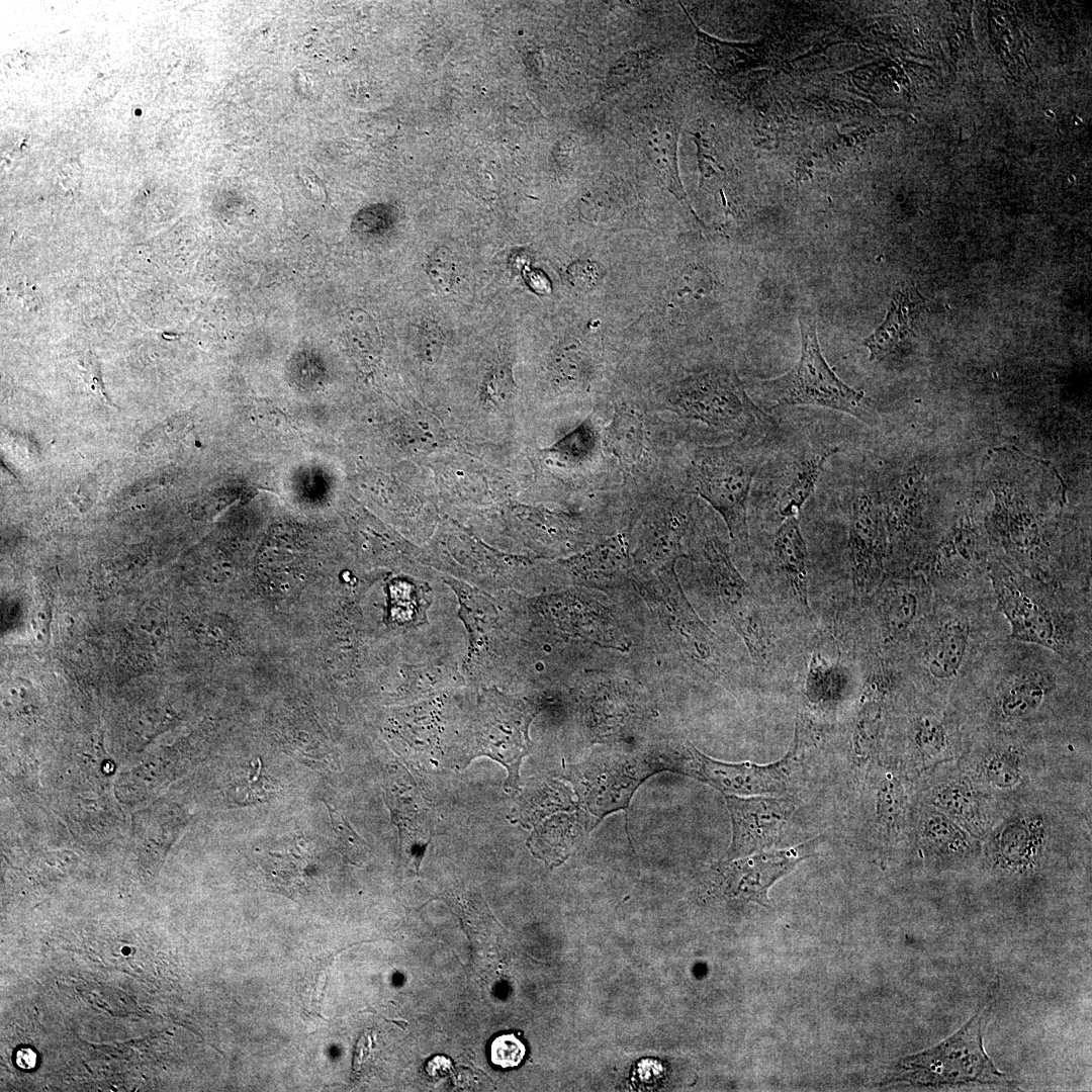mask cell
<instances>
[{
  "label": "cell",
  "instance_id": "ab89813d",
  "mask_svg": "<svg viewBox=\"0 0 1092 1092\" xmlns=\"http://www.w3.org/2000/svg\"><path fill=\"white\" fill-rule=\"evenodd\" d=\"M454 263L451 256L444 251H437L431 261L430 273L439 287H449L454 277Z\"/></svg>",
  "mask_w": 1092,
  "mask_h": 1092
},
{
  "label": "cell",
  "instance_id": "7a4b0ae2",
  "mask_svg": "<svg viewBox=\"0 0 1092 1092\" xmlns=\"http://www.w3.org/2000/svg\"><path fill=\"white\" fill-rule=\"evenodd\" d=\"M801 353L785 374L761 382L764 396L781 405H814L847 414L866 424L877 420L870 397L844 383L826 362L811 312L799 314Z\"/></svg>",
  "mask_w": 1092,
  "mask_h": 1092
},
{
  "label": "cell",
  "instance_id": "cb8c5ba5",
  "mask_svg": "<svg viewBox=\"0 0 1092 1092\" xmlns=\"http://www.w3.org/2000/svg\"><path fill=\"white\" fill-rule=\"evenodd\" d=\"M960 826L941 811L929 809L919 821V833L923 842L941 854L959 855L966 852L970 839Z\"/></svg>",
  "mask_w": 1092,
  "mask_h": 1092
},
{
  "label": "cell",
  "instance_id": "9c48e42d",
  "mask_svg": "<svg viewBox=\"0 0 1092 1092\" xmlns=\"http://www.w3.org/2000/svg\"><path fill=\"white\" fill-rule=\"evenodd\" d=\"M725 800L732 823L725 860L779 845L797 810L796 800L790 796L725 795Z\"/></svg>",
  "mask_w": 1092,
  "mask_h": 1092
},
{
  "label": "cell",
  "instance_id": "d6986e66",
  "mask_svg": "<svg viewBox=\"0 0 1092 1092\" xmlns=\"http://www.w3.org/2000/svg\"><path fill=\"white\" fill-rule=\"evenodd\" d=\"M838 452V447H828L807 454L794 463L777 497V512L783 520L799 518L804 505L813 494L826 463Z\"/></svg>",
  "mask_w": 1092,
  "mask_h": 1092
},
{
  "label": "cell",
  "instance_id": "52a82bcc",
  "mask_svg": "<svg viewBox=\"0 0 1092 1092\" xmlns=\"http://www.w3.org/2000/svg\"><path fill=\"white\" fill-rule=\"evenodd\" d=\"M662 771L653 749L641 753L598 752L562 771L580 804L598 821L607 814L626 809L635 790L648 777Z\"/></svg>",
  "mask_w": 1092,
  "mask_h": 1092
},
{
  "label": "cell",
  "instance_id": "5bb4252c",
  "mask_svg": "<svg viewBox=\"0 0 1092 1092\" xmlns=\"http://www.w3.org/2000/svg\"><path fill=\"white\" fill-rule=\"evenodd\" d=\"M650 513L639 556L649 565L671 568L681 555L680 543L689 523L688 500L667 499Z\"/></svg>",
  "mask_w": 1092,
  "mask_h": 1092
},
{
  "label": "cell",
  "instance_id": "4fadbf2b",
  "mask_svg": "<svg viewBox=\"0 0 1092 1092\" xmlns=\"http://www.w3.org/2000/svg\"><path fill=\"white\" fill-rule=\"evenodd\" d=\"M679 125L672 114L651 110L639 121L637 138L648 162L669 192L696 216L684 189L677 163ZM697 217V216H696Z\"/></svg>",
  "mask_w": 1092,
  "mask_h": 1092
},
{
  "label": "cell",
  "instance_id": "7c38bea8",
  "mask_svg": "<svg viewBox=\"0 0 1092 1092\" xmlns=\"http://www.w3.org/2000/svg\"><path fill=\"white\" fill-rule=\"evenodd\" d=\"M993 585L999 611L1009 623L1010 637L1059 652L1062 636L1051 611L1013 582L993 578Z\"/></svg>",
  "mask_w": 1092,
  "mask_h": 1092
},
{
  "label": "cell",
  "instance_id": "4dcf8cb0",
  "mask_svg": "<svg viewBox=\"0 0 1092 1092\" xmlns=\"http://www.w3.org/2000/svg\"><path fill=\"white\" fill-rule=\"evenodd\" d=\"M983 779L992 787L1008 790L1022 779V761L1017 750L998 749L987 755L981 764Z\"/></svg>",
  "mask_w": 1092,
  "mask_h": 1092
},
{
  "label": "cell",
  "instance_id": "836d02e7",
  "mask_svg": "<svg viewBox=\"0 0 1092 1092\" xmlns=\"http://www.w3.org/2000/svg\"><path fill=\"white\" fill-rule=\"evenodd\" d=\"M526 1048L513 1033L495 1037L490 1044V1060L500 1068L517 1067L524 1059Z\"/></svg>",
  "mask_w": 1092,
  "mask_h": 1092
},
{
  "label": "cell",
  "instance_id": "603a6c76",
  "mask_svg": "<svg viewBox=\"0 0 1092 1092\" xmlns=\"http://www.w3.org/2000/svg\"><path fill=\"white\" fill-rule=\"evenodd\" d=\"M1050 684L1045 677L1030 673L1015 678L999 698V711L1007 720L1023 719L1033 714L1043 703Z\"/></svg>",
  "mask_w": 1092,
  "mask_h": 1092
},
{
  "label": "cell",
  "instance_id": "6da1fadb",
  "mask_svg": "<svg viewBox=\"0 0 1092 1092\" xmlns=\"http://www.w3.org/2000/svg\"><path fill=\"white\" fill-rule=\"evenodd\" d=\"M663 408L739 440L763 437L777 429L775 420L756 405L733 369L710 367L681 379Z\"/></svg>",
  "mask_w": 1092,
  "mask_h": 1092
},
{
  "label": "cell",
  "instance_id": "9a60e30c",
  "mask_svg": "<svg viewBox=\"0 0 1092 1092\" xmlns=\"http://www.w3.org/2000/svg\"><path fill=\"white\" fill-rule=\"evenodd\" d=\"M602 444L623 469L638 470L650 452V434L643 414L628 404L616 407L602 434Z\"/></svg>",
  "mask_w": 1092,
  "mask_h": 1092
},
{
  "label": "cell",
  "instance_id": "d4e9b609",
  "mask_svg": "<svg viewBox=\"0 0 1092 1092\" xmlns=\"http://www.w3.org/2000/svg\"><path fill=\"white\" fill-rule=\"evenodd\" d=\"M918 612V596L908 586H893L882 596L881 620L890 637H897L907 632L916 621Z\"/></svg>",
  "mask_w": 1092,
  "mask_h": 1092
},
{
  "label": "cell",
  "instance_id": "e575fe53",
  "mask_svg": "<svg viewBox=\"0 0 1092 1092\" xmlns=\"http://www.w3.org/2000/svg\"><path fill=\"white\" fill-rule=\"evenodd\" d=\"M333 830L342 845L343 850L349 857L360 856L366 851V843L352 829L347 819L337 810L327 805Z\"/></svg>",
  "mask_w": 1092,
  "mask_h": 1092
},
{
  "label": "cell",
  "instance_id": "7402d4cb",
  "mask_svg": "<svg viewBox=\"0 0 1092 1092\" xmlns=\"http://www.w3.org/2000/svg\"><path fill=\"white\" fill-rule=\"evenodd\" d=\"M843 667L814 654L808 670L805 694L810 704L823 710L834 709L845 691Z\"/></svg>",
  "mask_w": 1092,
  "mask_h": 1092
},
{
  "label": "cell",
  "instance_id": "8992f818",
  "mask_svg": "<svg viewBox=\"0 0 1092 1092\" xmlns=\"http://www.w3.org/2000/svg\"><path fill=\"white\" fill-rule=\"evenodd\" d=\"M534 706L518 698L487 692L479 700L462 762L487 756L507 770V787L520 790V767L528 754Z\"/></svg>",
  "mask_w": 1092,
  "mask_h": 1092
},
{
  "label": "cell",
  "instance_id": "f35d334b",
  "mask_svg": "<svg viewBox=\"0 0 1092 1092\" xmlns=\"http://www.w3.org/2000/svg\"><path fill=\"white\" fill-rule=\"evenodd\" d=\"M82 369V376L85 383L102 399L106 404L112 405V402L108 398L104 384L102 380V373L99 363L94 354L89 353L84 360L80 363Z\"/></svg>",
  "mask_w": 1092,
  "mask_h": 1092
},
{
  "label": "cell",
  "instance_id": "4316f807",
  "mask_svg": "<svg viewBox=\"0 0 1092 1092\" xmlns=\"http://www.w3.org/2000/svg\"><path fill=\"white\" fill-rule=\"evenodd\" d=\"M931 804L950 819L960 820L968 826L979 818V799L966 784L951 782L940 786L934 793Z\"/></svg>",
  "mask_w": 1092,
  "mask_h": 1092
},
{
  "label": "cell",
  "instance_id": "f1b7e54d",
  "mask_svg": "<svg viewBox=\"0 0 1092 1092\" xmlns=\"http://www.w3.org/2000/svg\"><path fill=\"white\" fill-rule=\"evenodd\" d=\"M628 563L627 548L624 540L619 536L596 546L576 560L580 571L589 575L604 576L624 571Z\"/></svg>",
  "mask_w": 1092,
  "mask_h": 1092
},
{
  "label": "cell",
  "instance_id": "1f68e13d",
  "mask_svg": "<svg viewBox=\"0 0 1092 1092\" xmlns=\"http://www.w3.org/2000/svg\"><path fill=\"white\" fill-rule=\"evenodd\" d=\"M344 331L346 344L356 359L367 361L378 353L379 337L372 321L353 316Z\"/></svg>",
  "mask_w": 1092,
  "mask_h": 1092
},
{
  "label": "cell",
  "instance_id": "74e56055",
  "mask_svg": "<svg viewBox=\"0 0 1092 1092\" xmlns=\"http://www.w3.org/2000/svg\"><path fill=\"white\" fill-rule=\"evenodd\" d=\"M120 86V78L117 74H101L90 83L87 95L94 103H104L118 92Z\"/></svg>",
  "mask_w": 1092,
  "mask_h": 1092
},
{
  "label": "cell",
  "instance_id": "ac0fdd59",
  "mask_svg": "<svg viewBox=\"0 0 1092 1092\" xmlns=\"http://www.w3.org/2000/svg\"><path fill=\"white\" fill-rule=\"evenodd\" d=\"M1044 826L1039 817H1020L1002 826L992 840L997 863L1019 869L1032 863L1042 849Z\"/></svg>",
  "mask_w": 1092,
  "mask_h": 1092
},
{
  "label": "cell",
  "instance_id": "8fae6325",
  "mask_svg": "<svg viewBox=\"0 0 1092 1092\" xmlns=\"http://www.w3.org/2000/svg\"><path fill=\"white\" fill-rule=\"evenodd\" d=\"M847 548L853 587L863 593L882 566L883 527L879 510L861 489L851 498Z\"/></svg>",
  "mask_w": 1092,
  "mask_h": 1092
},
{
  "label": "cell",
  "instance_id": "f546056e",
  "mask_svg": "<svg viewBox=\"0 0 1092 1092\" xmlns=\"http://www.w3.org/2000/svg\"><path fill=\"white\" fill-rule=\"evenodd\" d=\"M600 443L602 434L589 417L557 442L552 451L568 463L583 464L594 458Z\"/></svg>",
  "mask_w": 1092,
  "mask_h": 1092
},
{
  "label": "cell",
  "instance_id": "ba28073f",
  "mask_svg": "<svg viewBox=\"0 0 1092 1092\" xmlns=\"http://www.w3.org/2000/svg\"><path fill=\"white\" fill-rule=\"evenodd\" d=\"M704 555L720 603L732 625L743 639L752 659L758 663L764 662L771 645L770 631L755 594L717 538L707 540Z\"/></svg>",
  "mask_w": 1092,
  "mask_h": 1092
},
{
  "label": "cell",
  "instance_id": "60d3db41",
  "mask_svg": "<svg viewBox=\"0 0 1092 1092\" xmlns=\"http://www.w3.org/2000/svg\"><path fill=\"white\" fill-rule=\"evenodd\" d=\"M82 179L80 166L75 162L65 164L57 175L58 184L67 192L76 191Z\"/></svg>",
  "mask_w": 1092,
  "mask_h": 1092
},
{
  "label": "cell",
  "instance_id": "e0dca14e",
  "mask_svg": "<svg viewBox=\"0 0 1092 1092\" xmlns=\"http://www.w3.org/2000/svg\"><path fill=\"white\" fill-rule=\"evenodd\" d=\"M887 694L885 682L878 677L869 681L862 693L850 735L852 758L858 764L868 762L878 751L885 723Z\"/></svg>",
  "mask_w": 1092,
  "mask_h": 1092
},
{
  "label": "cell",
  "instance_id": "ffe728a7",
  "mask_svg": "<svg viewBox=\"0 0 1092 1092\" xmlns=\"http://www.w3.org/2000/svg\"><path fill=\"white\" fill-rule=\"evenodd\" d=\"M969 642L968 626L953 620L945 623L933 637L927 650V668L936 679L954 677L966 656Z\"/></svg>",
  "mask_w": 1092,
  "mask_h": 1092
},
{
  "label": "cell",
  "instance_id": "3957f363",
  "mask_svg": "<svg viewBox=\"0 0 1092 1092\" xmlns=\"http://www.w3.org/2000/svg\"><path fill=\"white\" fill-rule=\"evenodd\" d=\"M756 470L755 456L739 439L727 445L697 447L687 469L691 492L721 516L730 538L743 550L749 544L748 499Z\"/></svg>",
  "mask_w": 1092,
  "mask_h": 1092
},
{
  "label": "cell",
  "instance_id": "44dd1931",
  "mask_svg": "<svg viewBox=\"0 0 1092 1092\" xmlns=\"http://www.w3.org/2000/svg\"><path fill=\"white\" fill-rule=\"evenodd\" d=\"M910 296L906 291H897L883 324L862 342L870 352V360L884 358L910 332L915 308Z\"/></svg>",
  "mask_w": 1092,
  "mask_h": 1092
},
{
  "label": "cell",
  "instance_id": "83f0119b",
  "mask_svg": "<svg viewBox=\"0 0 1092 1092\" xmlns=\"http://www.w3.org/2000/svg\"><path fill=\"white\" fill-rule=\"evenodd\" d=\"M905 807L906 794L902 784L888 775L880 782L876 793V819L883 833L889 835L898 828L904 818Z\"/></svg>",
  "mask_w": 1092,
  "mask_h": 1092
},
{
  "label": "cell",
  "instance_id": "5b68a950",
  "mask_svg": "<svg viewBox=\"0 0 1092 1092\" xmlns=\"http://www.w3.org/2000/svg\"><path fill=\"white\" fill-rule=\"evenodd\" d=\"M978 1010L960 1030L937 1045L900 1060L889 1081L942 1087L970 1083L1009 1086L1011 1080L997 1070L983 1046L982 1019Z\"/></svg>",
  "mask_w": 1092,
  "mask_h": 1092
},
{
  "label": "cell",
  "instance_id": "30bf717a",
  "mask_svg": "<svg viewBox=\"0 0 1092 1092\" xmlns=\"http://www.w3.org/2000/svg\"><path fill=\"white\" fill-rule=\"evenodd\" d=\"M824 840L820 835L796 846L725 860L721 866L724 889L731 896L767 906L770 886L799 862L815 855Z\"/></svg>",
  "mask_w": 1092,
  "mask_h": 1092
},
{
  "label": "cell",
  "instance_id": "d6a6232c",
  "mask_svg": "<svg viewBox=\"0 0 1092 1092\" xmlns=\"http://www.w3.org/2000/svg\"><path fill=\"white\" fill-rule=\"evenodd\" d=\"M913 742L919 754L934 759L946 746V732L942 723L932 716H921L913 725Z\"/></svg>",
  "mask_w": 1092,
  "mask_h": 1092
},
{
  "label": "cell",
  "instance_id": "2e32d148",
  "mask_svg": "<svg viewBox=\"0 0 1092 1092\" xmlns=\"http://www.w3.org/2000/svg\"><path fill=\"white\" fill-rule=\"evenodd\" d=\"M771 555L799 604L812 617L808 602V552L799 518L783 520L772 538Z\"/></svg>",
  "mask_w": 1092,
  "mask_h": 1092
},
{
  "label": "cell",
  "instance_id": "277c9868",
  "mask_svg": "<svg viewBox=\"0 0 1092 1092\" xmlns=\"http://www.w3.org/2000/svg\"><path fill=\"white\" fill-rule=\"evenodd\" d=\"M808 736L805 722L798 719L790 749L782 758L768 764L724 762L703 754L690 743L672 746L671 771L704 782L724 795L783 794L800 771Z\"/></svg>",
  "mask_w": 1092,
  "mask_h": 1092
},
{
  "label": "cell",
  "instance_id": "484cf974",
  "mask_svg": "<svg viewBox=\"0 0 1092 1092\" xmlns=\"http://www.w3.org/2000/svg\"><path fill=\"white\" fill-rule=\"evenodd\" d=\"M519 812L525 822H536L556 810L574 807L570 793L563 785L549 781L531 786L522 796Z\"/></svg>",
  "mask_w": 1092,
  "mask_h": 1092
},
{
  "label": "cell",
  "instance_id": "8d00e7d4",
  "mask_svg": "<svg viewBox=\"0 0 1092 1092\" xmlns=\"http://www.w3.org/2000/svg\"><path fill=\"white\" fill-rule=\"evenodd\" d=\"M571 283L580 290H590L599 284L603 271L597 263L582 261L573 263L568 268Z\"/></svg>",
  "mask_w": 1092,
  "mask_h": 1092
},
{
  "label": "cell",
  "instance_id": "d590c367",
  "mask_svg": "<svg viewBox=\"0 0 1092 1092\" xmlns=\"http://www.w3.org/2000/svg\"><path fill=\"white\" fill-rule=\"evenodd\" d=\"M36 65V56L24 50H13L3 58L2 68L6 77L17 79L27 76Z\"/></svg>",
  "mask_w": 1092,
  "mask_h": 1092
}]
</instances>
